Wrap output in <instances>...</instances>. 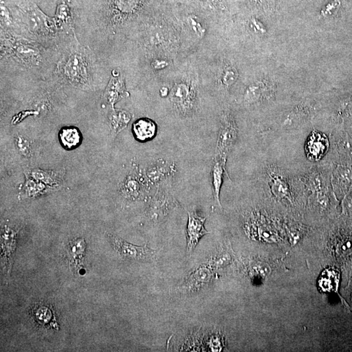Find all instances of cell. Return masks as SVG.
<instances>
[{
    "label": "cell",
    "mask_w": 352,
    "mask_h": 352,
    "mask_svg": "<svg viewBox=\"0 0 352 352\" xmlns=\"http://www.w3.org/2000/svg\"><path fill=\"white\" fill-rule=\"evenodd\" d=\"M132 131L137 141L146 142L156 136L157 127L152 120L141 118L133 124Z\"/></svg>",
    "instance_id": "cell-19"
},
{
    "label": "cell",
    "mask_w": 352,
    "mask_h": 352,
    "mask_svg": "<svg viewBox=\"0 0 352 352\" xmlns=\"http://www.w3.org/2000/svg\"><path fill=\"white\" fill-rule=\"evenodd\" d=\"M176 172V165L165 160H159L149 168L148 177L152 184H160Z\"/></svg>",
    "instance_id": "cell-18"
},
{
    "label": "cell",
    "mask_w": 352,
    "mask_h": 352,
    "mask_svg": "<svg viewBox=\"0 0 352 352\" xmlns=\"http://www.w3.org/2000/svg\"><path fill=\"white\" fill-rule=\"evenodd\" d=\"M188 23L192 30L195 32L196 34L198 35L199 37H202L205 34L204 28H202V26L200 25V24L198 23L195 19L192 18V17H190L188 19Z\"/></svg>",
    "instance_id": "cell-30"
},
{
    "label": "cell",
    "mask_w": 352,
    "mask_h": 352,
    "mask_svg": "<svg viewBox=\"0 0 352 352\" xmlns=\"http://www.w3.org/2000/svg\"><path fill=\"white\" fill-rule=\"evenodd\" d=\"M330 148V140L326 135L314 130L305 142V153L307 161L318 163L326 157Z\"/></svg>",
    "instance_id": "cell-8"
},
{
    "label": "cell",
    "mask_w": 352,
    "mask_h": 352,
    "mask_svg": "<svg viewBox=\"0 0 352 352\" xmlns=\"http://www.w3.org/2000/svg\"><path fill=\"white\" fill-rule=\"evenodd\" d=\"M160 93L162 97H166V96H167L168 94V89L167 87H163V88L161 89Z\"/></svg>",
    "instance_id": "cell-33"
},
{
    "label": "cell",
    "mask_w": 352,
    "mask_h": 352,
    "mask_svg": "<svg viewBox=\"0 0 352 352\" xmlns=\"http://www.w3.org/2000/svg\"><path fill=\"white\" fill-rule=\"evenodd\" d=\"M166 65H167V63L164 61H161V62L159 61H155L154 62V68L156 69L163 68Z\"/></svg>",
    "instance_id": "cell-32"
},
{
    "label": "cell",
    "mask_w": 352,
    "mask_h": 352,
    "mask_svg": "<svg viewBox=\"0 0 352 352\" xmlns=\"http://www.w3.org/2000/svg\"><path fill=\"white\" fill-rule=\"evenodd\" d=\"M336 197L333 188L308 194L305 211L310 219L316 223L327 221L335 208Z\"/></svg>",
    "instance_id": "cell-3"
},
{
    "label": "cell",
    "mask_w": 352,
    "mask_h": 352,
    "mask_svg": "<svg viewBox=\"0 0 352 352\" xmlns=\"http://www.w3.org/2000/svg\"><path fill=\"white\" fill-rule=\"evenodd\" d=\"M59 141L65 150L71 151L79 147L82 142V135L79 129L74 126L64 127L58 133Z\"/></svg>",
    "instance_id": "cell-20"
},
{
    "label": "cell",
    "mask_w": 352,
    "mask_h": 352,
    "mask_svg": "<svg viewBox=\"0 0 352 352\" xmlns=\"http://www.w3.org/2000/svg\"><path fill=\"white\" fill-rule=\"evenodd\" d=\"M222 80L225 85L229 86L232 84L233 80H234V74L230 70H227L223 75Z\"/></svg>",
    "instance_id": "cell-31"
},
{
    "label": "cell",
    "mask_w": 352,
    "mask_h": 352,
    "mask_svg": "<svg viewBox=\"0 0 352 352\" xmlns=\"http://www.w3.org/2000/svg\"><path fill=\"white\" fill-rule=\"evenodd\" d=\"M213 270L208 265L198 267L188 275L181 285V289L185 293H193L207 285L213 277Z\"/></svg>",
    "instance_id": "cell-11"
},
{
    "label": "cell",
    "mask_w": 352,
    "mask_h": 352,
    "mask_svg": "<svg viewBox=\"0 0 352 352\" xmlns=\"http://www.w3.org/2000/svg\"><path fill=\"white\" fill-rule=\"evenodd\" d=\"M108 120L111 134L116 135L128 126L131 121V115L128 111L113 108L109 113Z\"/></svg>",
    "instance_id": "cell-23"
},
{
    "label": "cell",
    "mask_w": 352,
    "mask_h": 352,
    "mask_svg": "<svg viewBox=\"0 0 352 352\" xmlns=\"http://www.w3.org/2000/svg\"><path fill=\"white\" fill-rule=\"evenodd\" d=\"M57 27L58 28H71L72 18L71 12L65 4H61L58 6L55 18Z\"/></svg>",
    "instance_id": "cell-26"
},
{
    "label": "cell",
    "mask_w": 352,
    "mask_h": 352,
    "mask_svg": "<svg viewBox=\"0 0 352 352\" xmlns=\"http://www.w3.org/2000/svg\"><path fill=\"white\" fill-rule=\"evenodd\" d=\"M86 248V242L82 238V239L78 238V239L74 240L69 243L68 253L70 260L72 263L75 264L77 268L81 263L83 257H84Z\"/></svg>",
    "instance_id": "cell-25"
},
{
    "label": "cell",
    "mask_w": 352,
    "mask_h": 352,
    "mask_svg": "<svg viewBox=\"0 0 352 352\" xmlns=\"http://www.w3.org/2000/svg\"><path fill=\"white\" fill-rule=\"evenodd\" d=\"M170 99L182 114L191 112L194 106V96L187 85H176L170 93Z\"/></svg>",
    "instance_id": "cell-14"
},
{
    "label": "cell",
    "mask_w": 352,
    "mask_h": 352,
    "mask_svg": "<svg viewBox=\"0 0 352 352\" xmlns=\"http://www.w3.org/2000/svg\"><path fill=\"white\" fill-rule=\"evenodd\" d=\"M12 18L11 16V13L8 7L5 5L4 2H1V22L3 23L4 26L9 27L12 25Z\"/></svg>",
    "instance_id": "cell-29"
},
{
    "label": "cell",
    "mask_w": 352,
    "mask_h": 352,
    "mask_svg": "<svg viewBox=\"0 0 352 352\" xmlns=\"http://www.w3.org/2000/svg\"><path fill=\"white\" fill-rule=\"evenodd\" d=\"M311 165L276 161L270 155L262 164L258 177V191L262 202L283 211H305L307 194L302 175Z\"/></svg>",
    "instance_id": "cell-1"
},
{
    "label": "cell",
    "mask_w": 352,
    "mask_h": 352,
    "mask_svg": "<svg viewBox=\"0 0 352 352\" xmlns=\"http://www.w3.org/2000/svg\"><path fill=\"white\" fill-rule=\"evenodd\" d=\"M19 231L8 226H5L2 230V260L4 270H7L8 275L12 271L16 248V238Z\"/></svg>",
    "instance_id": "cell-10"
},
{
    "label": "cell",
    "mask_w": 352,
    "mask_h": 352,
    "mask_svg": "<svg viewBox=\"0 0 352 352\" xmlns=\"http://www.w3.org/2000/svg\"><path fill=\"white\" fill-rule=\"evenodd\" d=\"M59 68L65 80L74 86L87 88L92 82L90 58L83 48L72 50L63 58Z\"/></svg>",
    "instance_id": "cell-2"
},
{
    "label": "cell",
    "mask_w": 352,
    "mask_h": 352,
    "mask_svg": "<svg viewBox=\"0 0 352 352\" xmlns=\"http://www.w3.org/2000/svg\"><path fill=\"white\" fill-rule=\"evenodd\" d=\"M140 185L139 182L135 179H128L125 183L124 191V194L131 198H137L140 195Z\"/></svg>",
    "instance_id": "cell-27"
},
{
    "label": "cell",
    "mask_w": 352,
    "mask_h": 352,
    "mask_svg": "<svg viewBox=\"0 0 352 352\" xmlns=\"http://www.w3.org/2000/svg\"><path fill=\"white\" fill-rule=\"evenodd\" d=\"M238 130L234 118L228 111H226L220 119L215 156L227 159L238 141Z\"/></svg>",
    "instance_id": "cell-5"
},
{
    "label": "cell",
    "mask_w": 352,
    "mask_h": 352,
    "mask_svg": "<svg viewBox=\"0 0 352 352\" xmlns=\"http://www.w3.org/2000/svg\"><path fill=\"white\" fill-rule=\"evenodd\" d=\"M8 40L10 44V53L15 60L23 64L38 65L40 62V50L28 41L21 39L11 38Z\"/></svg>",
    "instance_id": "cell-7"
},
{
    "label": "cell",
    "mask_w": 352,
    "mask_h": 352,
    "mask_svg": "<svg viewBox=\"0 0 352 352\" xmlns=\"http://www.w3.org/2000/svg\"><path fill=\"white\" fill-rule=\"evenodd\" d=\"M174 204L173 199L168 192L159 190L151 202L149 216L154 221H161L171 210Z\"/></svg>",
    "instance_id": "cell-13"
},
{
    "label": "cell",
    "mask_w": 352,
    "mask_h": 352,
    "mask_svg": "<svg viewBox=\"0 0 352 352\" xmlns=\"http://www.w3.org/2000/svg\"><path fill=\"white\" fill-rule=\"evenodd\" d=\"M30 176L51 188L59 187L62 183V178L59 172L34 169L30 172Z\"/></svg>",
    "instance_id": "cell-24"
},
{
    "label": "cell",
    "mask_w": 352,
    "mask_h": 352,
    "mask_svg": "<svg viewBox=\"0 0 352 352\" xmlns=\"http://www.w3.org/2000/svg\"><path fill=\"white\" fill-rule=\"evenodd\" d=\"M67 2H68V3H70V2H71V0H67Z\"/></svg>",
    "instance_id": "cell-34"
},
{
    "label": "cell",
    "mask_w": 352,
    "mask_h": 352,
    "mask_svg": "<svg viewBox=\"0 0 352 352\" xmlns=\"http://www.w3.org/2000/svg\"><path fill=\"white\" fill-rule=\"evenodd\" d=\"M188 222L186 229L187 252L191 253L203 236L209 233L205 228V218L194 211H187Z\"/></svg>",
    "instance_id": "cell-9"
},
{
    "label": "cell",
    "mask_w": 352,
    "mask_h": 352,
    "mask_svg": "<svg viewBox=\"0 0 352 352\" xmlns=\"http://www.w3.org/2000/svg\"><path fill=\"white\" fill-rule=\"evenodd\" d=\"M52 189L30 176V178L26 179L21 196L23 199L36 198L47 193Z\"/></svg>",
    "instance_id": "cell-22"
},
{
    "label": "cell",
    "mask_w": 352,
    "mask_h": 352,
    "mask_svg": "<svg viewBox=\"0 0 352 352\" xmlns=\"http://www.w3.org/2000/svg\"><path fill=\"white\" fill-rule=\"evenodd\" d=\"M27 13L24 23L28 28V32L35 37L49 39L55 36L57 27L55 20L49 18L39 10L32 2L27 4Z\"/></svg>",
    "instance_id": "cell-4"
},
{
    "label": "cell",
    "mask_w": 352,
    "mask_h": 352,
    "mask_svg": "<svg viewBox=\"0 0 352 352\" xmlns=\"http://www.w3.org/2000/svg\"><path fill=\"white\" fill-rule=\"evenodd\" d=\"M230 244H225L220 246L211 256L209 260L208 266L212 270H219L228 266L232 262L233 253Z\"/></svg>",
    "instance_id": "cell-21"
},
{
    "label": "cell",
    "mask_w": 352,
    "mask_h": 352,
    "mask_svg": "<svg viewBox=\"0 0 352 352\" xmlns=\"http://www.w3.org/2000/svg\"><path fill=\"white\" fill-rule=\"evenodd\" d=\"M109 240L113 249L122 257L135 261H148L155 257V251L148 248L147 245L144 246H136L125 241L116 236H109Z\"/></svg>",
    "instance_id": "cell-6"
},
{
    "label": "cell",
    "mask_w": 352,
    "mask_h": 352,
    "mask_svg": "<svg viewBox=\"0 0 352 352\" xmlns=\"http://www.w3.org/2000/svg\"><path fill=\"white\" fill-rule=\"evenodd\" d=\"M15 142H16V146L19 152L25 157H30L31 155V150H30L29 142L27 140L21 136H18L15 139Z\"/></svg>",
    "instance_id": "cell-28"
},
{
    "label": "cell",
    "mask_w": 352,
    "mask_h": 352,
    "mask_svg": "<svg viewBox=\"0 0 352 352\" xmlns=\"http://www.w3.org/2000/svg\"><path fill=\"white\" fill-rule=\"evenodd\" d=\"M128 95L123 76H111L104 94V97L107 103L110 105L112 109L114 108L113 107L117 102Z\"/></svg>",
    "instance_id": "cell-17"
},
{
    "label": "cell",
    "mask_w": 352,
    "mask_h": 352,
    "mask_svg": "<svg viewBox=\"0 0 352 352\" xmlns=\"http://www.w3.org/2000/svg\"><path fill=\"white\" fill-rule=\"evenodd\" d=\"M226 159L215 156L211 166V181L214 200L215 204L220 209H222V205L220 202V193L223 179H224V174L228 176L226 168Z\"/></svg>",
    "instance_id": "cell-15"
},
{
    "label": "cell",
    "mask_w": 352,
    "mask_h": 352,
    "mask_svg": "<svg viewBox=\"0 0 352 352\" xmlns=\"http://www.w3.org/2000/svg\"><path fill=\"white\" fill-rule=\"evenodd\" d=\"M332 150L329 151L328 154H334L335 156L332 157L329 160L325 161L333 163L334 159L340 161V165H348L352 164V139L347 137L340 138L336 137L332 139Z\"/></svg>",
    "instance_id": "cell-16"
},
{
    "label": "cell",
    "mask_w": 352,
    "mask_h": 352,
    "mask_svg": "<svg viewBox=\"0 0 352 352\" xmlns=\"http://www.w3.org/2000/svg\"><path fill=\"white\" fill-rule=\"evenodd\" d=\"M331 185L336 196L346 195L352 189V166L338 165L332 171Z\"/></svg>",
    "instance_id": "cell-12"
}]
</instances>
